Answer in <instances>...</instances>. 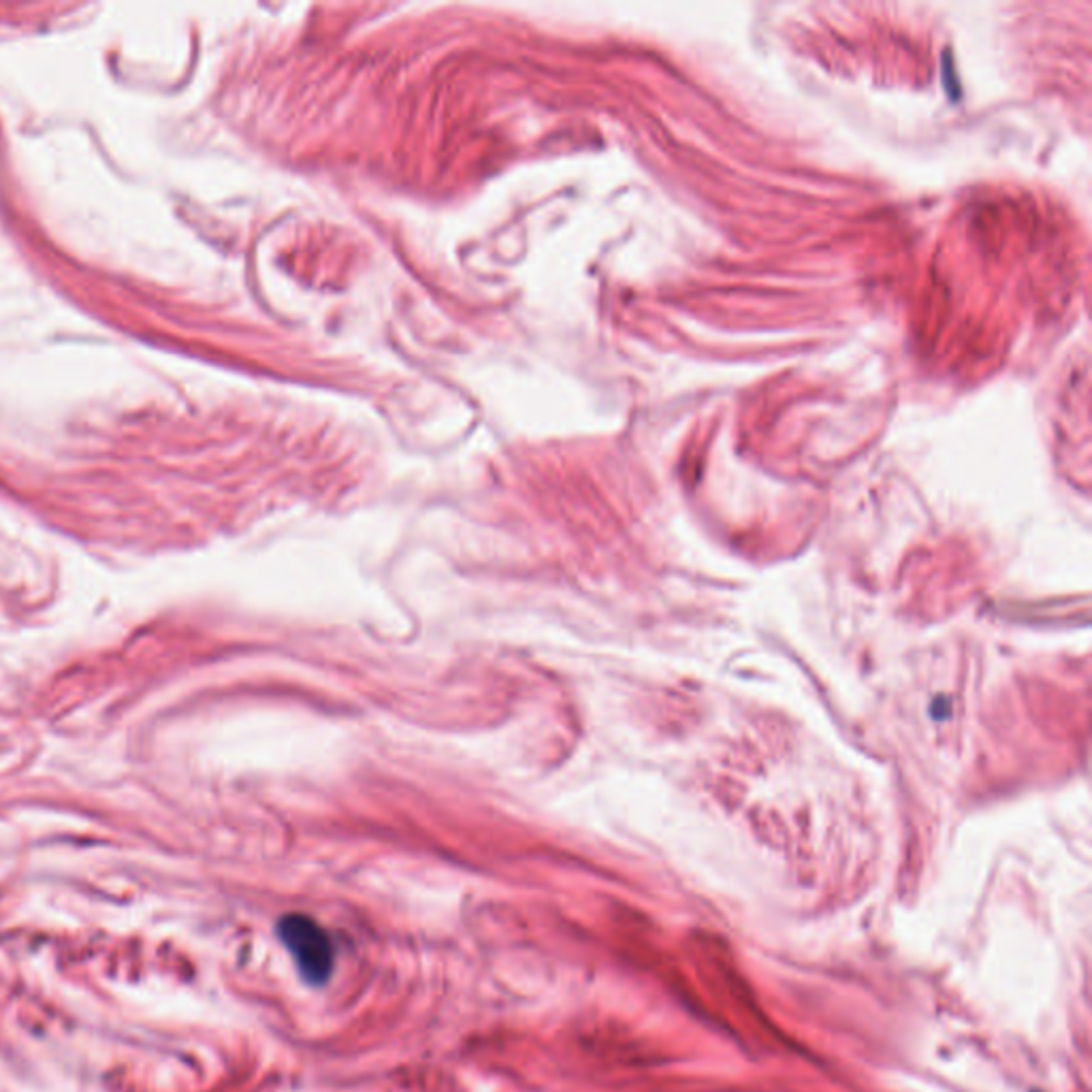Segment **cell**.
<instances>
[{
	"mask_svg": "<svg viewBox=\"0 0 1092 1092\" xmlns=\"http://www.w3.org/2000/svg\"><path fill=\"white\" fill-rule=\"evenodd\" d=\"M278 933L301 978L312 986H322L333 971V946L329 935L305 916H286L280 920Z\"/></svg>",
	"mask_w": 1092,
	"mask_h": 1092,
	"instance_id": "obj_1",
	"label": "cell"
}]
</instances>
